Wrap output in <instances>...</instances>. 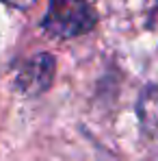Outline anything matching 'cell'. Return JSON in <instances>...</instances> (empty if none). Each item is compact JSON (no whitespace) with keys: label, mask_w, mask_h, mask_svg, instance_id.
<instances>
[{"label":"cell","mask_w":158,"mask_h":161,"mask_svg":"<svg viewBox=\"0 0 158 161\" xmlns=\"http://www.w3.org/2000/svg\"><path fill=\"white\" fill-rule=\"evenodd\" d=\"M98 24V13L87 0H50L41 28L56 39L87 35Z\"/></svg>","instance_id":"6da1fadb"},{"label":"cell","mask_w":158,"mask_h":161,"mask_svg":"<svg viewBox=\"0 0 158 161\" xmlns=\"http://www.w3.org/2000/svg\"><path fill=\"white\" fill-rule=\"evenodd\" d=\"M54 70H56V61L52 54H35L15 72V89L22 92L24 96H39L50 89L54 80Z\"/></svg>","instance_id":"7a4b0ae2"},{"label":"cell","mask_w":158,"mask_h":161,"mask_svg":"<svg viewBox=\"0 0 158 161\" xmlns=\"http://www.w3.org/2000/svg\"><path fill=\"white\" fill-rule=\"evenodd\" d=\"M139 122L145 137L158 146V85L147 87L139 98Z\"/></svg>","instance_id":"3957f363"},{"label":"cell","mask_w":158,"mask_h":161,"mask_svg":"<svg viewBox=\"0 0 158 161\" xmlns=\"http://www.w3.org/2000/svg\"><path fill=\"white\" fill-rule=\"evenodd\" d=\"M2 2H7V4H11L15 9H28V7L35 4V0H2Z\"/></svg>","instance_id":"277c9868"},{"label":"cell","mask_w":158,"mask_h":161,"mask_svg":"<svg viewBox=\"0 0 158 161\" xmlns=\"http://www.w3.org/2000/svg\"><path fill=\"white\" fill-rule=\"evenodd\" d=\"M147 161H158V159H147Z\"/></svg>","instance_id":"5b68a950"}]
</instances>
